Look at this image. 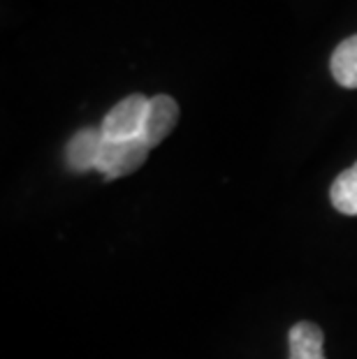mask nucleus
<instances>
[{
  "instance_id": "f257e3e1",
  "label": "nucleus",
  "mask_w": 357,
  "mask_h": 359,
  "mask_svg": "<svg viewBox=\"0 0 357 359\" xmlns=\"http://www.w3.org/2000/svg\"><path fill=\"white\" fill-rule=\"evenodd\" d=\"M149 97L142 93H133L116 102L102 118V135L109 142H128L137 140L142 135L144 116H147Z\"/></svg>"
},
{
  "instance_id": "f03ea898",
  "label": "nucleus",
  "mask_w": 357,
  "mask_h": 359,
  "mask_svg": "<svg viewBox=\"0 0 357 359\" xmlns=\"http://www.w3.org/2000/svg\"><path fill=\"white\" fill-rule=\"evenodd\" d=\"M149 151L151 149L140 140V137L137 140H128V142L105 140V147H102L100 160H97L95 172H100L105 181L128 177V174L137 172L140 167L147 163Z\"/></svg>"
},
{
  "instance_id": "7ed1b4c3",
  "label": "nucleus",
  "mask_w": 357,
  "mask_h": 359,
  "mask_svg": "<svg viewBox=\"0 0 357 359\" xmlns=\"http://www.w3.org/2000/svg\"><path fill=\"white\" fill-rule=\"evenodd\" d=\"M179 121V104L170 95H156L149 97L147 116H144L142 135L140 140L147 144L149 149L158 147L165 142V137L177 128Z\"/></svg>"
},
{
  "instance_id": "20e7f679",
  "label": "nucleus",
  "mask_w": 357,
  "mask_h": 359,
  "mask_svg": "<svg viewBox=\"0 0 357 359\" xmlns=\"http://www.w3.org/2000/svg\"><path fill=\"white\" fill-rule=\"evenodd\" d=\"M105 147V135L100 128H83L72 137L65 149V160L72 172H90L97 167Z\"/></svg>"
},
{
  "instance_id": "39448f33",
  "label": "nucleus",
  "mask_w": 357,
  "mask_h": 359,
  "mask_svg": "<svg viewBox=\"0 0 357 359\" xmlns=\"http://www.w3.org/2000/svg\"><path fill=\"white\" fill-rule=\"evenodd\" d=\"M288 341H290V359H325V334L314 323H307V320L297 323L288 334Z\"/></svg>"
},
{
  "instance_id": "423d86ee",
  "label": "nucleus",
  "mask_w": 357,
  "mask_h": 359,
  "mask_svg": "<svg viewBox=\"0 0 357 359\" xmlns=\"http://www.w3.org/2000/svg\"><path fill=\"white\" fill-rule=\"evenodd\" d=\"M330 70L339 86L357 88V35L348 37L334 49Z\"/></svg>"
},
{
  "instance_id": "0eeeda50",
  "label": "nucleus",
  "mask_w": 357,
  "mask_h": 359,
  "mask_svg": "<svg viewBox=\"0 0 357 359\" xmlns=\"http://www.w3.org/2000/svg\"><path fill=\"white\" fill-rule=\"evenodd\" d=\"M330 200L339 213L357 216V163L334 179L330 188Z\"/></svg>"
}]
</instances>
